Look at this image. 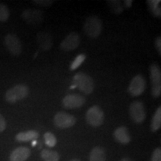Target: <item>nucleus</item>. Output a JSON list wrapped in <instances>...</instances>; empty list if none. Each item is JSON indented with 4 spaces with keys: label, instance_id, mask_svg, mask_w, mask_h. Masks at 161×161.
Returning a JSON list of instances; mask_svg holds the SVG:
<instances>
[{
    "label": "nucleus",
    "instance_id": "f257e3e1",
    "mask_svg": "<svg viewBox=\"0 0 161 161\" xmlns=\"http://www.w3.org/2000/svg\"><path fill=\"white\" fill-rule=\"evenodd\" d=\"M85 94H91L94 90L95 84L94 80L89 75L78 72L72 78V86Z\"/></svg>",
    "mask_w": 161,
    "mask_h": 161
},
{
    "label": "nucleus",
    "instance_id": "f03ea898",
    "mask_svg": "<svg viewBox=\"0 0 161 161\" xmlns=\"http://www.w3.org/2000/svg\"><path fill=\"white\" fill-rule=\"evenodd\" d=\"M84 31L88 37L96 39L102 30V21L97 16L92 15L86 18L83 27Z\"/></svg>",
    "mask_w": 161,
    "mask_h": 161
},
{
    "label": "nucleus",
    "instance_id": "7ed1b4c3",
    "mask_svg": "<svg viewBox=\"0 0 161 161\" xmlns=\"http://www.w3.org/2000/svg\"><path fill=\"white\" fill-rule=\"evenodd\" d=\"M29 89L25 84H17L10 88L5 92V100L9 103H16L18 101L23 100L29 96Z\"/></svg>",
    "mask_w": 161,
    "mask_h": 161
},
{
    "label": "nucleus",
    "instance_id": "20e7f679",
    "mask_svg": "<svg viewBox=\"0 0 161 161\" xmlns=\"http://www.w3.org/2000/svg\"><path fill=\"white\" fill-rule=\"evenodd\" d=\"M150 79L152 84V95L158 98L161 94V71L160 66L153 63L150 66Z\"/></svg>",
    "mask_w": 161,
    "mask_h": 161
},
{
    "label": "nucleus",
    "instance_id": "39448f33",
    "mask_svg": "<svg viewBox=\"0 0 161 161\" xmlns=\"http://www.w3.org/2000/svg\"><path fill=\"white\" fill-rule=\"evenodd\" d=\"M104 114L100 107L94 105L87 110L86 114V121L90 125L97 128L103 124Z\"/></svg>",
    "mask_w": 161,
    "mask_h": 161
},
{
    "label": "nucleus",
    "instance_id": "423d86ee",
    "mask_svg": "<svg viewBox=\"0 0 161 161\" xmlns=\"http://www.w3.org/2000/svg\"><path fill=\"white\" fill-rule=\"evenodd\" d=\"M129 115L134 123L141 124L146 117V108L144 104L140 101H135L130 105Z\"/></svg>",
    "mask_w": 161,
    "mask_h": 161
},
{
    "label": "nucleus",
    "instance_id": "0eeeda50",
    "mask_svg": "<svg viewBox=\"0 0 161 161\" xmlns=\"http://www.w3.org/2000/svg\"><path fill=\"white\" fill-rule=\"evenodd\" d=\"M22 18L28 24L35 26L43 23L45 14L41 10L28 8L22 13Z\"/></svg>",
    "mask_w": 161,
    "mask_h": 161
},
{
    "label": "nucleus",
    "instance_id": "6e6552de",
    "mask_svg": "<svg viewBox=\"0 0 161 161\" xmlns=\"http://www.w3.org/2000/svg\"><path fill=\"white\" fill-rule=\"evenodd\" d=\"M54 125L58 128L66 129L71 128L75 124L76 118L71 114L64 111L57 113L54 116Z\"/></svg>",
    "mask_w": 161,
    "mask_h": 161
},
{
    "label": "nucleus",
    "instance_id": "1a4fd4ad",
    "mask_svg": "<svg viewBox=\"0 0 161 161\" xmlns=\"http://www.w3.org/2000/svg\"><path fill=\"white\" fill-rule=\"evenodd\" d=\"M5 45L8 51L14 56H19L21 55L23 47L21 42L17 35L14 34L9 33L5 37Z\"/></svg>",
    "mask_w": 161,
    "mask_h": 161
},
{
    "label": "nucleus",
    "instance_id": "9d476101",
    "mask_svg": "<svg viewBox=\"0 0 161 161\" xmlns=\"http://www.w3.org/2000/svg\"><path fill=\"white\" fill-rule=\"evenodd\" d=\"M146 86V79L140 74L133 78L128 86V92L132 96H139L143 93Z\"/></svg>",
    "mask_w": 161,
    "mask_h": 161
},
{
    "label": "nucleus",
    "instance_id": "9b49d317",
    "mask_svg": "<svg viewBox=\"0 0 161 161\" xmlns=\"http://www.w3.org/2000/svg\"><path fill=\"white\" fill-rule=\"evenodd\" d=\"M80 43V37L77 32H71L60 43V49L65 52L73 51L77 49Z\"/></svg>",
    "mask_w": 161,
    "mask_h": 161
},
{
    "label": "nucleus",
    "instance_id": "f8f14e48",
    "mask_svg": "<svg viewBox=\"0 0 161 161\" xmlns=\"http://www.w3.org/2000/svg\"><path fill=\"white\" fill-rule=\"evenodd\" d=\"M86 99L83 96L79 94H69L63 98L62 104L66 109L80 108L85 104Z\"/></svg>",
    "mask_w": 161,
    "mask_h": 161
},
{
    "label": "nucleus",
    "instance_id": "ddd939ff",
    "mask_svg": "<svg viewBox=\"0 0 161 161\" xmlns=\"http://www.w3.org/2000/svg\"><path fill=\"white\" fill-rule=\"evenodd\" d=\"M37 43L40 50L48 52L53 46V39L51 34L46 31H40L37 35Z\"/></svg>",
    "mask_w": 161,
    "mask_h": 161
},
{
    "label": "nucleus",
    "instance_id": "4468645a",
    "mask_svg": "<svg viewBox=\"0 0 161 161\" xmlns=\"http://www.w3.org/2000/svg\"><path fill=\"white\" fill-rule=\"evenodd\" d=\"M31 155V150L27 147L20 146L15 148L11 153L10 161H25Z\"/></svg>",
    "mask_w": 161,
    "mask_h": 161
},
{
    "label": "nucleus",
    "instance_id": "2eb2a0df",
    "mask_svg": "<svg viewBox=\"0 0 161 161\" xmlns=\"http://www.w3.org/2000/svg\"><path fill=\"white\" fill-rule=\"evenodd\" d=\"M114 136L117 142L122 144H128L130 141V136L128 128L124 126L116 128L114 132Z\"/></svg>",
    "mask_w": 161,
    "mask_h": 161
},
{
    "label": "nucleus",
    "instance_id": "dca6fc26",
    "mask_svg": "<svg viewBox=\"0 0 161 161\" xmlns=\"http://www.w3.org/2000/svg\"><path fill=\"white\" fill-rule=\"evenodd\" d=\"M39 137V133L35 130H29L27 131L18 133L15 139L18 142H29L35 141Z\"/></svg>",
    "mask_w": 161,
    "mask_h": 161
},
{
    "label": "nucleus",
    "instance_id": "f3484780",
    "mask_svg": "<svg viewBox=\"0 0 161 161\" xmlns=\"http://www.w3.org/2000/svg\"><path fill=\"white\" fill-rule=\"evenodd\" d=\"M106 154L104 148L96 146L92 148L90 154L89 161H105Z\"/></svg>",
    "mask_w": 161,
    "mask_h": 161
},
{
    "label": "nucleus",
    "instance_id": "a211bd4d",
    "mask_svg": "<svg viewBox=\"0 0 161 161\" xmlns=\"http://www.w3.org/2000/svg\"><path fill=\"white\" fill-rule=\"evenodd\" d=\"M161 127V107L160 106L154 113L151 124V130L152 132H156Z\"/></svg>",
    "mask_w": 161,
    "mask_h": 161
},
{
    "label": "nucleus",
    "instance_id": "6ab92c4d",
    "mask_svg": "<svg viewBox=\"0 0 161 161\" xmlns=\"http://www.w3.org/2000/svg\"><path fill=\"white\" fill-rule=\"evenodd\" d=\"M43 161H59L60 156L57 152L48 149H43L40 153Z\"/></svg>",
    "mask_w": 161,
    "mask_h": 161
},
{
    "label": "nucleus",
    "instance_id": "aec40b11",
    "mask_svg": "<svg viewBox=\"0 0 161 161\" xmlns=\"http://www.w3.org/2000/svg\"><path fill=\"white\" fill-rule=\"evenodd\" d=\"M108 6L115 14H121L124 11L123 4L119 0H108L107 1Z\"/></svg>",
    "mask_w": 161,
    "mask_h": 161
},
{
    "label": "nucleus",
    "instance_id": "412c9836",
    "mask_svg": "<svg viewBox=\"0 0 161 161\" xmlns=\"http://www.w3.org/2000/svg\"><path fill=\"white\" fill-rule=\"evenodd\" d=\"M160 3V1H147L149 9L152 11V13L154 17H160V8H158Z\"/></svg>",
    "mask_w": 161,
    "mask_h": 161
},
{
    "label": "nucleus",
    "instance_id": "4be33fe9",
    "mask_svg": "<svg viewBox=\"0 0 161 161\" xmlns=\"http://www.w3.org/2000/svg\"><path fill=\"white\" fill-rule=\"evenodd\" d=\"M44 140H45V143L46 146L49 147H55L57 144V139L55 136L51 132H46L44 134Z\"/></svg>",
    "mask_w": 161,
    "mask_h": 161
},
{
    "label": "nucleus",
    "instance_id": "5701e85b",
    "mask_svg": "<svg viewBox=\"0 0 161 161\" xmlns=\"http://www.w3.org/2000/svg\"><path fill=\"white\" fill-rule=\"evenodd\" d=\"M10 11L7 5L0 4V22H6L9 19Z\"/></svg>",
    "mask_w": 161,
    "mask_h": 161
},
{
    "label": "nucleus",
    "instance_id": "b1692460",
    "mask_svg": "<svg viewBox=\"0 0 161 161\" xmlns=\"http://www.w3.org/2000/svg\"><path fill=\"white\" fill-rule=\"evenodd\" d=\"M85 59H86V56L84 55H78L75 59L73 60V62H72L71 66H70V69H71L72 71H73V70L77 69L78 67H79V66L81 65L82 63L85 60Z\"/></svg>",
    "mask_w": 161,
    "mask_h": 161
},
{
    "label": "nucleus",
    "instance_id": "393cba45",
    "mask_svg": "<svg viewBox=\"0 0 161 161\" xmlns=\"http://www.w3.org/2000/svg\"><path fill=\"white\" fill-rule=\"evenodd\" d=\"M32 3L40 7H49L54 3V1L52 0H34L32 1Z\"/></svg>",
    "mask_w": 161,
    "mask_h": 161
},
{
    "label": "nucleus",
    "instance_id": "a878e982",
    "mask_svg": "<svg viewBox=\"0 0 161 161\" xmlns=\"http://www.w3.org/2000/svg\"><path fill=\"white\" fill-rule=\"evenodd\" d=\"M152 161H161V149L157 148L153 152L152 156Z\"/></svg>",
    "mask_w": 161,
    "mask_h": 161
},
{
    "label": "nucleus",
    "instance_id": "bb28decb",
    "mask_svg": "<svg viewBox=\"0 0 161 161\" xmlns=\"http://www.w3.org/2000/svg\"><path fill=\"white\" fill-rule=\"evenodd\" d=\"M6 121L5 119L4 118V116L0 114V133L4 131L6 128Z\"/></svg>",
    "mask_w": 161,
    "mask_h": 161
},
{
    "label": "nucleus",
    "instance_id": "cd10ccee",
    "mask_svg": "<svg viewBox=\"0 0 161 161\" xmlns=\"http://www.w3.org/2000/svg\"><path fill=\"white\" fill-rule=\"evenodd\" d=\"M155 47L159 55H161V37L159 36L155 40Z\"/></svg>",
    "mask_w": 161,
    "mask_h": 161
},
{
    "label": "nucleus",
    "instance_id": "c85d7f7f",
    "mask_svg": "<svg viewBox=\"0 0 161 161\" xmlns=\"http://www.w3.org/2000/svg\"><path fill=\"white\" fill-rule=\"evenodd\" d=\"M125 6L127 8H130L133 5V1L132 0H125V1L123 2V3Z\"/></svg>",
    "mask_w": 161,
    "mask_h": 161
},
{
    "label": "nucleus",
    "instance_id": "c756f323",
    "mask_svg": "<svg viewBox=\"0 0 161 161\" xmlns=\"http://www.w3.org/2000/svg\"><path fill=\"white\" fill-rule=\"evenodd\" d=\"M120 161H131V160H130V159H128V158H122Z\"/></svg>",
    "mask_w": 161,
    "mask_h": 161
},
{
    "label": "nucleus",
    "instance_id": "7c9ffc66",
    "mask_svg": "<svg viewBox=\"0 0 161 161\" xmlns=\"http://www.w3.org/2000/svg\"><path fill=\"white\" fill-rule=\"evenodd\" d=\"M36 143H37V142H36V140H35L34 141V142H32V145H33V146H35Z\"/></svg>",
    "mask_w": 161,
    "mask_h": 161
},
{
    "label": "nucleus",
    "instance_id": "2f4dec72",
    "mask_svg": "<svg viewBox=\"0 0 161 161\" xmlns=\"http://www.w3.org/2000/svg\"><path fill=\"white\" fill-rule=\"evenodd\" d=\"M70 161H80V160H78V159H72V160H70Z\"/></svg>",
    "mask_w": 161,
    "mask_h": 161
}]
</instances>
